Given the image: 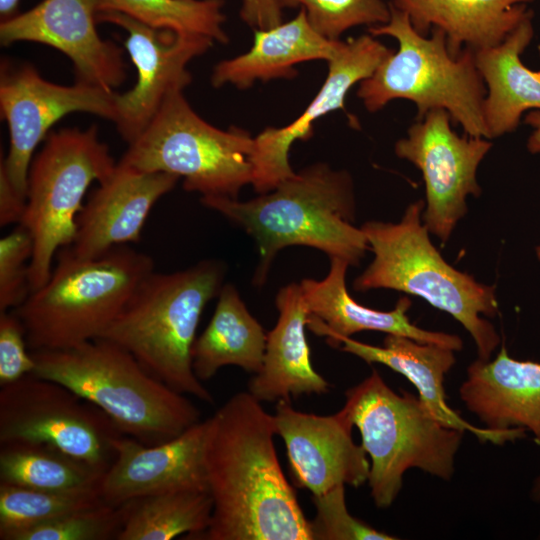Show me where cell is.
<instances>
[{"label":"cell","instance_id":"d590c367","mask_svg":"<svg viewBox=\"0 0 540 540\" xmlns=\"http://www.w3.org/2000/svg\"><path fill=\"white\" fill-rule=\"evenodd\" d=\"M34 368L21 319L14 310L0 312V386L32 374Z\"/></svg>","mask_w":540,"mask_h":540},{"label":"cell","instance_id":"e0dca14e","mask_svg":"<svg viewBox=\"0 0 540 540\" xmlns=\"http://www.w3.org/2000/svg\"><path fill=\"white\" fill-rule=\"evenodd\" d=\"M276 435L286 446L292 481L313 496L339 485L355 488L368 481L370 462L352 438L353 425L339 410L320 416L295 410L290 400L277 401Z\"/></svg>","mask_w":540,"mask_h":540},{"label":"cell","instance_id":"4dcf8cb0","mask_svg":"<svg viewBox=\"0 0 540 540\" xmlns=\"http://www.w3.org/2000/svg\"><path fill=\"white\" fill-rule=\"evenodd\" d=\"M101 502L99 488L51 491L0 482V539Z\"/></svg>","mask_w":540,"mask_h":540},{"label":"cell","instance_id":"7a4b0ae2","mask_svg":"<svg viewBox=\"0 0 540 540\" xmlns=\"http://www.w3.org/2000/svg\"><path fill=\"white\" fill-rule=\"evenodd\" d=\"M202 204L242 228L259 254L253 276L263 286L277 253L289 246L312 247L356 266L370 249L353 225L355 199L350 174L316 163L295 173L270 192L248 201L201 197Z\"/></svg>","mask_w":540,"mask_h":540},{"label":"cell","instance_id":"ffe728a7","mask_svg":"<svg viewBox=\"0 0 540 540\" xmlns=\"http://www.w3.org/2000/svg\"><path fill=\"white\" fill-rule=\"evenodd\" d=\"M330 269L322 280L303 279L300 283L309 313L307 327L324 336L334 347L341 337L361 331H379L405 336L422 343H434L460 351L463 342L457 335L428 331L411 323L407 311L411 301L401 297L391 311H380L361 305L347 291L345 277L349 263L330 258Z\"/></svg>","mask_w":540,"mask_h":540},{"label":"cell","instance_id":"52a82bcc","mask_svg":"<svg viewBox=\"0 0 540 540\" xmlns=\"http://www.w3.org/2000/svg\"><path fill=\"white\" fill-rule=\"evenodd\" d=\"M389 6V21L369 27L368 32L394 38L398 49L360 82L357 96L366 110L377 112L392 100L407 99L416 105V120L431 110L443 109L468 136L489 139L484 121L487 91L475 51L465 47L452 56L444 31L432 28L430 37L423 36L404 12Z\"/></svg>","mask_w":540,"mask_h":540},{"label":"cell","instance_id":"8992f818","mask_svg":"<svg viewBox=\"0 0 540 540\" xmlns=\"http://www.w3.org/2000/svg\"><path fill=\"white\" fill-rule=\"evenodd\" d=\"M423 208V200H418L397 223L368 221L362 225L374 259L355 279L354 289H393L425 299L458 320L472 336L479 359L489 360L500 337L481 315L497 314L495 287L477 282L443 259L421 222Z\"/></svg>","mask_w":540,"mask_h":540},{"label":"cell","instance_id":"5b68a950","mask_svg":"<svg viewBox=\"0 0 540 540\" xmlns=\"http://www.w3.org/2000/svg\"><path fill=\"white\" fill-rule=\"evenodd\" d=\"M153 271V259L128 245L93 258L62 248L47 282L13 309L25 327L29 350L63 349L100 338Z\"/></svg>","mask_w":540,"mask_h":540},{"label":"cell","instance_id":"f1b7e54d","mask_svg":"<svg viewBox=\"0 0 540 540\" xmlns=\"http://www.w3.org/2000/svg\"><path fill=\"white\" fill-rule=\"evenodd\" d=\"M104 471L42 444H0V482L51 491L99 488Z\"/></svg>","mask_w":540,"mask_h":540},{"label":"cell","instance_id":"836d02e7","mask_svg":"<svg viewBox=\"0 0 540 540\" xmlns=\"http://www.w3.org/2000/svg\"><path fill=\"white\" fill-rule=\"evenodd\" d=\"M33 239L22 224L0 239V312L16 309L30 294Z\"/></svg>","mask_w":540,"mask_h":540},{"label":"cell","instance_id":"484cf974","mask_svg":"<svg viewBox=\"0 0 540 540\" xmlns=\"http://www.w3.org/2000/svg\"><path fill=\"white\" fill-rule=\"evenodd\" d=\"M533 0H392L413 28L427 36L430 28L444 31L452 56L465 48L480 50L496 46L530 12Z\"/></svg>","mask_w":540,"mask_h":540},{"label":"cell","instance_id":"44dd1931","mask_svg":"<svg viewBox=\"0 0 540 540\" xmlns=\"http://www.w3.org/2000/svg\"><path fill=\"white\" fill-rule=\"evenodd\" d=\"M334 347H340L369 364H383L405 376L416 387L420 400L448 427L471 432L480 441L499 445L525 437L526 430L520 427L491 430L474 426L450 408L443 383L456 358L455 351L448 347L393 334H387L382 347L351 337L339 338Z\"/></svg>","mask_w":540,"mask_h":540},{"label":"cell","instance_id":"7c38bea8","mask_svg":"<svg viewBox=\"0 0 540 540\" xmlns=\"http://www.w3.org/2000/svg\"><path fill=\"white\" fill-rule=\"evenodd\" d=\"M115 91L81 82L59 85L44 79L29 63L2 61L0 111L8 125L9 150L2 170L26 200L27 177L34 152L51 127L73 112H85L114 122Z\"/></svg>","mask_w":540,"mask_h":540},{"label":"cell","instance_id":"9a60e30c","mask_svg":"<svg viewBox=\"0 0 540 540\" xmlns=\"http://www.w3.org/2000/svg\"><path fill=\"white\" fill-rule=\"evenodd\" d=\"M97 0H43L0 23V43L35 42L72 62L76 82L114 91L127 77L123 51L97 32Z\"/></svg>","mask_w":540,"mask_h":540},{"label":"cell","instance_id":"d6a6232c","mask_svg":"<svg viewBox=\"0 0 540 540\" xmlns=\"http://www.w3.org/2000/svg\"><path fill=\"white\" fill-rule=\"evenodd\" d=\"M283 7L301 6L312 28L329 40H340L347 30L385 24L390 6L383 0H281Z\"/></svg>","mask_w":540,"mask_h":540},{"label":"cell","instance_id":"277c9868","mask_svg":"<svg viewBox=\"0 0 540 540\" xmlns=\"http://www.w3.org/2000/svg\"><path fill=\"white\" fill-rule=\"evenodd\" d=\"M224 274L223 264L214 260L173 273L153 271L100 338L126 349L171 389L213 403L193 371L192 347L201 314L219 294Z\"/></svg>","mask_w":540,"mask_h":540},{"label":"cell","instance_id":"2e32d148","mask_svg":"<svg viewBox=\"0 0 540 540\" xmlns=\"http://www.w3.org/2000/svg\"><path fill=\"white\" fill-rule=\"evenodd\" d=\"M392 51L371 34L340 42L328 61L326 80L299 117L283 127H267L254 137L251 185L257 193L270 192L295 175L288 159L293 143L310 139L315 121L343 109L349 90L369 78Z\"/></svg>","mask_w":540,"mask_h":540},{"label":"cell","instance_id":"ac0fdd59","mask_svg":"<svg viewBox=\"0 0 540 540\" xmlns=\"http://www.w3.org/2000/svg\"><path fill=\"white\" fill-rule=\"evenodd\" d=\"M208 421H199L178 437L156 445L119 435L114 459L100 483L102 499L120 506L132 499L179 489H208L204 451Z\"/></svg>","mask_w":540,"mask_h":540},{"label":"cell","instance_id":"b9f144b4","mask_svg":"<svg viewBox=\"0 0 540 540\" xmlns=\"http://www.w3.org/2000/svg\"><path fill=\"white\" fill-rule=\"evenodd\" d=\"M537 258L540 260V245L536 248Z\"/></svg>","mask_w":540,"mask_h":540},{"label":"cell","instance_id":"4fadbf2b","mask_svg":"<svg viewBox=\"0 0 540 540\" xmlns=\"http://www.w3.org/2000/svg\"><path fill=\"white\" fill-rule=\"evenodd\" d=\"M451 116L443 109L429 111L395 143L399 158L413 163L422 173L426 208L422 220L428 231L446 243L458 221L467 213L468 195L478 197L479 164L493 144L484 137L457 135Z\"/></svg>","mask_w":540,"mask_h":540},{"label":"cell","instance_id":"603a6c76","mask_svg":"<svg viewBox=\"0 0 540 540\" xmlns=\"http://www.w3.org/2000/svg\"><path fill=\"white\" fill-rule=\"evenodd\" d=\"M276 307L278 320L267 334L263 364L250 380L248 392L260 402L327 393L330 384L311 363L305 334L309 313L300 284L282 287Z\"/></svg>","mask_w":540,"mask_h":540},{"label":"cell","instance_id":"f546056e","mask_svg":"<svg viewBox=\"0 0 540 540\" xmlns=\"http://www.w3.org/2000/svg\"><path fill=\"white\" fill-rule=\"evenodd\" d=\"M223 0H97V13L116 11L146 25L202 35L226 44Z\"/></svg>","mask_w":540,"mask_h":540},{"label":"cell","instance_id":"d4e9b609","mask_svg":"<svg viewBox=\"0 0 540 540\" xmlns=\"http://www.w3.org/2000/svg\"><path fill=\"white\" fill-rule=\"evenodd\" d=\"M533 34L530 11L503 42L474 50L487 91L484 121L489 139L514 132L523 112L540 109V70H530L520 57Z\"/></svg>","mask_w":540,"mask_h":540},{"label":"cell","instance_id":"ba28073f","mask_svg":"<svg viewBox=\"0 0 540 540\" xmlns=\"http://www.w3.org/2000/svg\"><path fill=\"white\" fill-rule=\"evenodd\" d=\"M345 396L341 411L359 429L370 457L368 483L377 507L392 505L409 468L452 478L464 431L443 424L419 396L396 393L376 370Z\"/></svg>","mask_w":540,"mask_h":540},{"label":"cell","instance_id":"6da1fadb","mask_svg":"<svg viewBox=\"0 0 540 540\" xmlns=\"http://www.w3.org/2000/svg\"><path fill=\"white\" fill-rule=\"evenodd\" d=\"M207 421L204 462L213 511L197 539L313 540L278 461L273 415L239 392Z\"/></svg>","mask_w":540,"mask_h":540},{"label":"cell","instance_id":"7402d4cb","mask_svg":"<svg viewBox=\"0 0 540 540\" xmlns=\"http://www.w3.org/2000/svg\"><path fill=\"white\" fill-rule=\"evenodd\" d=\"M459 395L485 428L528 429L540 445V363L516 360L503 345L495 359L469 365Z\"/></svg>","mask_w":540,"mask_h":540},{"label":"cell","instance_id":"30bf717a","mask_svg":"<svg viewBox=\"0 0 540 540\" xmlns=\"http://www.w3.org/2000/svg\"><path fill=\"white\" fill-rule=\"evenodd\" d=\"M116 166L95 125L87 129L62 128L48 134L29 168L26 205L20 221L33 239L31 292L49 279L54 256L72 245L82 201L91 183L106 180Z\"/></svg>","mask_w":540,"mask_h":540},{"label":"cell","instance_id":"d6986e66","mask_svg":"<svg viewBox=\"0 0 540 540\" xmlns=\"http://www.w3.org/2000/svg\"><path fill=\"white\" fill-rule=\"evenodd\" d=\"M178 180L173 174L118 162L80 211L69 250L78 257L93 258L113 247L139 242L153 206Z\"/></svg>","mask_w":540,"mask_h":540},{"label":"cell","instance_id":"1f68e13d","mask_svg":"<svg viewBox=\"0 0 540 540\" xmlns=\"http://www.w3.org/2000/svg\"><path fill=\"white\" fill-rule=\"evenodd\" d=\"M122 522V505L101 502L21 530L10 540H117Z\"/></svg>","mask_w":540,"mask_h":540},{"label":"cell","instance_id":"74e56055","mask_svg":"<svg viewBox=\"0 0 540 540\" xmlns=\"http://www.w3.org/2000/svg\"><path fill=\"white\" fill-rule=\"evenodd\" d=\"M26 200L14 189L6 174L0 170V225L19 224Z\"/></svg>","mask_w":540,"mask_h":540},{"label":"cell","instance_id":"60d3db41","mask_svg":"<svg viewBox=\"0 0 540 540\" xmlns=\"http://www.w3.org/2000/svg\"><path fill=\"white\" fill-rule=\"evenodd\" d=\"M532 496L535 500L540 501V476L534 482Z\"/></svg>","mask_w":540,"mask_h":540},{"label":"cell","instance_id":"e575fe53","mask_svg":"<svg viewBox=\"0 0 540 540\" xmlns=\"http://www.w3.org/2000/svg\"><path fill=\"white\" fill-rule=\"evenodd\" d=\"M345 485L312 497L316 516L310 521L313 540H394L397 537L376 530L353 517L345 501Z\"/></svg>","mask_w":540,"mask_h":540},{"label":"cell","instance_id":"83f0119b","mask_svg":"<svg viewBox=\"0 0 540 540\" xmlns=\"http://www.w3.org/2000/svg\"><path fill=\"white\" fill-rule=\"evenodd\" d=\"M117 540H171L186 534L197 539L210 525L209 489H179L146 495L122 504Z\"/></svg>","mask_w":540,"mask_h":540},{"label":"cell","instance_id":"4316f807","mask_svg":"<svg viewBox=\"0 0 540 540\" xmlns=\"http://www.w3.org/2000/svg\"><path fill=\"white\" fill-rule=\"evenodd\" d=\"M267 334L250 314L236 287L224 284L213 316L192 347V366L200 381L227 365L257 373L263 364Z\"/></svg>","mask_w":540,"mask_h":540},{"label":"cell","instance_id":"8d00e7d4","mask_svg":"<svg viewBox=\"0 0 540 540\" xmlns=\"http://www.w3.org/2000/svg\"><path fill=\"white\" fill-rule=\"evenodd\" d=\"M281 0H242V20L256 29H268L282 23Z\"/></svg>","mask_w":540,"mask_h":540},{"label":"cell","instance_id":"3957f363","mask_svg":"<svg viewBox=\"0 0 540 540\" xmlns=\"http://www.w3.org/2000/svg\"><path fill=\"white\" fill-rule=\"evenodd\" d=\"M31 353L32 374L71 389L104 412L123 435L145 445L174 439L200 421L198 408L184 394L108 339Z\"/></svg>","mask_w":540,"mask_h":540},{"label":"cell","instance_id":"8fae6325","mask_svg":"<svg viewBox=\"0 0 540 540\" xmlns=\"http://www.w3.org/2000/svg\"><path fill=\"white\" fill-rule=\"evenodd\" d=\"M121 434L104 412L56 381L28 374L1 386L0 444L47 445L106 472Z\"/></svg>","mask_w":540,"mask_h":540},{"label":"cell","instance_id":"9c48e42d","mask_svg":"<svg viewBox=\"0 0 540 540\" xmlns=\"http://www.w3.org/2000/svg\"><path fill=\"white\" fill-rule=\"evenodd\" d=\"M255 139L238 127L219 129L202 119L183 91L170 94L159 111L120 159L143 171L183 178L188 192L201 197L238 199L253 180Z\"/></svg>","mask_w":540,"mask_h":540},{"label":"cell","instance_id":"ab89813d","mask_svg":"<svg viewBox=\"0 0 540 540\" xmlns=\"http://www.w3.org/2000/svg\"><path fill=\"white\" fill-rule=\"evenodd\" d=\"M19 1L20 0H0V15L2 20L16 15Z\"/></svg>","mask_w":540,"mask_h":540},{"label":"cell","instance_id":"5bb4252c","mask_svg":"<svg viewBox=\"0 0 540 540\" xmlns=\"http://www.w3.org/2000/svg\"><path fill=\"white\" fill-rule=\"evenodd\" d=\"M96 18L97 22L112 23L127 32L124 45L136 68L137 80L130 90L116 92L114 123L130 144L146 129L166 98L191 83L188 64L206 53L215 41L154 28L116 11L98 12Z\"/></svg>","mask_w":540,"mask_h":540},{"label":"cell","instance_id":"cb8c5ba5","mask_svg":"<svg viewBox=\"0 0 540 540\" xmlns=\"http://www.w3.org/2000/svg\"><path fill=\"white\" fill-rule=\"evenodd\" d=\"M341 40H329L308 22L305 10L290 21L268 29H255L251 48L234 58L217 63L211 75L213 87L232 85L246 89L256 81L291 79L294 66L314 60L329 61Z\"/></svg>","mask_w":540,"mask_h":540},{"label":"cell","instance_id":"f35d334b","mask_svg":"<svg viewBox=\"0 0 540 540\" xmlns=\"http://www.w3.org/2000/svg\"><path fill=\"white\" fill-rule=\"evenodd\" d=\"M525 122L533 128L528 138L527 149L531 153L540 152V111L533 110L525 117Z\"/></svg>","mask_w":540,"mask_h":540}]
</instances>
